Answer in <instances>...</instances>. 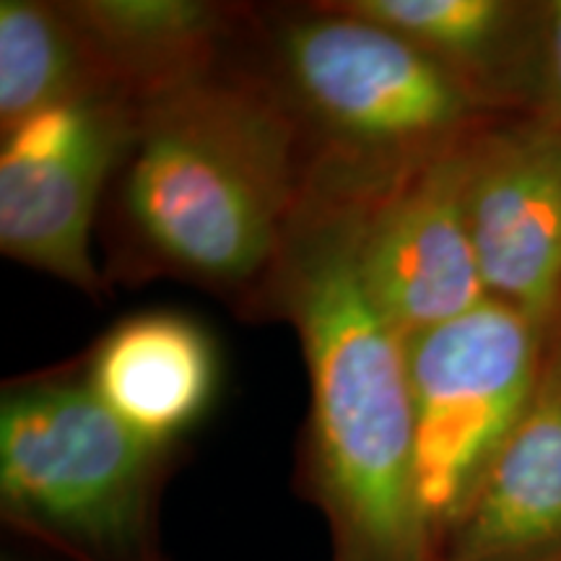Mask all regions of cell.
Listing matches in <instances>:
<instances>
[{
	"label": "cell",
	"instance_id": "obj_17",
	"mask_svg": "<svg viewBox=\"0 0 561 561\" xmlns=\"http://www.w3.org/2000/svg\"><path fill=\"white\" fill-rule=\"evenodd\" d=\"M3 561H11V559H3Z\"/></svg>",
	"mask_w": 561,
	"mask_h": 561
},
{
	"label": "cell",
	"instance_id": "obj_2",
	"mask_svg": "<svg viewBox=\"0 0 561 561\" xmlns=\"http://www.w3.org/2000/svg\"><path fill=\"white\" fill-rule=\"evenodd\" d=\"M380 185L312 172L263 314L299 333L310 377L299 491L325 517L333 561H439L413 476L405 341L359 271L364 208Z\"/></svg>",
	"mask_w": 561,
	"mask_h": 561
},
{
	"label": "cell",
	"instance_id": "obj_3",
	"mask_svg": "<svg viewBox=\"0 0 561 561\" xmlns=\"http://www.w3.org/2000/svg\"><path fill=\"white\" fill-rule=\"evenodd\" d=\"M250 45L314 167L390 180L483 125V110L430 55L339 0L252 11Z\"/></svg>",
	"mask_w": 561,
	"mask_h": 561
},
{
	"label": "cell",
	"instance_id": "obj_11",
	"mask_svg": "<svg viewBox=\"0 0 561 561\" xmlns=\"http://www.w3.org/2000/svg\"><path fill=\"white\" fill-rule=\"evenodd\" d=\"M112 89L130 102L198 79L240 50L252 9L208 0H66Z\"/></svg>",
	"mask_w": 561,
	"mask_h": 561
},
{
	"label": "cell",
	"instance_id": "obj_4",
	"mask_svg": "<svg viewBox=\"0 0 561 561\" xmlns=\"http://www.w3.org/2000/svg\"><path fill=\"white\" fill-rule=\"evenodd\" d=\"M178 447L140 437L81 367L13 380L0 398V517L66 561H164L159 507Z\"/></svg>",
	"mask_w": 561,
	"mask_h": 561
},
{
	"label": "cell",
	"instance_id": "obj_8",
	"mask_svg": "<svg viewBox=\"0 0 561 561\" xmlns=\"http://www.w3.org/2000/svg\"><path fill=\"white\" fill-rule=\"evenodd\" d=\"M468 227L491 299L549 331L561 307V128L530 112L471 138Z\"/></svg>",
	"mask_w": 561,
	"mask_h": 561
},
{
	"label": "cell",
	"instance_id": "obj_15",
	"mask_svg": "<svg viewBox=\"0 0 561 561\" xmlns=\"http://www.w3.org/2000/svg\"><path fill=\"white\" fill-rule=\"evenodd\" d=\"M546 351L561 359V307H559L557 318H553L551 328H549V341H546Z\"/></svg>",
	"mask_w": 561,
	"mask_h": 561
},
{
	"label": "cell",
	"instance_id": "obj_10",
	"mask_svg": "<svg viewBox=\"0 0 561 561\" xmlns=\"http://www.w3.org/2000/svg\"><path fill=\"white\" fill-rule=\"evenodd\" d=\"M83 371L125 426L157 445L180 447L216 401L221 359L198 320L151 310L117 320L94 343Z\"/></svg>",
	"mask_w": 561,
	"mask_h": 561
},
{
	"label": "cell",
	"instance_id": "obj_7",
	"mask_svg": "<svg viewBox=\"0 0 561 561\" xmlns=\"http://www.w3.org/2000/svg\"><path fill=\"white\" fill-rule=\"evenodd\" d=\"M473 133L371 191L364 208V286L403 341L491 299L466 208Z\"/></svg>",
	"mask_w": 561,
	"mask_h": 561
},
{
	"label": "cell",
	"instance_id": "obj_14",
	"mask_svg": "<svg viewBox=\"0 0 561 561\" xmlns=\"http://www.w3.org/2000/svg\"><path fill=\"white\" fill-rule=\"evenodd\" d=\"M530 107L561 128V0L538 5Z\"/></svg>",
	"mask_w": 561,
	"mask_h": 561
},
{
	"label": "cell",
	"instance_id": "obj_9",
	"mask_svg": "<svg viewBox=\"0 0 561 561\" xmlns=\"http://www.w3.org/2000/svg\"><path fill=\"white\" fill-rule=\"evenodd\" d=\"M561 553V359L546 351L536 396L494 455L439 561H538Z\"/></svg>",
	"mask_w": 561,
	"mask_h": 561
},
{
	"label": "cell",
	"instance_id": "obj_1",
	"mask_svg": "<svg viewBox=\"0 0 561 561\" xmlns=\"http://www.w3.org/2000/svg\"><path fill=\"white\" fill-rule=\"evenodd\" d=\"M312 172L297 117L237 50L133 102L104 198L110 265L128 284L174 278L263 314Z\"/></svg>",
	"mask_w": 561,
	"mask_h": 561
},
{
	"label": "cell",
	"instance_id": "obj_6",
	"mask_svg": "<svg viewBox=\"0 0 561 561\" xmlns=\"http://www.w3.org/2000/svg\"><path fill=\"white\" fill-rule=\"evenodd\" d=\"M133 102L87 96L45 107L3 130L0 250L26 268L100 299L91 237L128 140Z\"/></svg>",
	"mask_w": 561,
	"mask_h": 561
},
{
	"label": "cell",
	"instance_id": "obj_5",
	"mask_svg": "<svg viewBox=\"0 0 561 561\" xmlns=\"http://www.w3.org/2000/svg\"><path fill=\"white\" fill-rule=\"evenodd\" d=\"M549 331L489 299L405 341L413 476L437 551L536 396Z\"/></svg>",
	"mask_w": 561,
	"mask_h": 561
},
{
	"label": "cell",
	"instance_id": "obj_16",
	"mask_svg": "<svg viewBox=\"0 0 561 561\" xmlns=\"http://www.w3.org/2000/svg\"><path fill=\"white\" fill-rule=\"evenodd\" d=\"M538 561H561V553H553L549 559H538Z\"/></svg>",
	"mask_w": 561,
	"mask_h": 561
},
{
	"label": "cell",
	"instance_id": "obj_12",
	"mask_svg": "<svg viewBox=\"0 0 561 561\" xmlns=\"http://www.w3.org/2000/svg\"><path fill=\"white\" fill-rule=\"evenodd\" d=\"M401 34L486 112L530 104L538 5L507 0H339Z\"/></svg>",
	"mask_w": 561,
	"mask_h": 561
},
{
	"label": "cell",
	"instance_id": "obj_13",
	"mask_svg": "<svg viewBox=\"0 0 561 561\" xmlns=\"http://www.w3.org/2000/svg\"><path fill=\"white\" fill-rule=\"evenodd\" d=\"M87 96L121 94L112 89L68 5L47 0H3L0 130H9L53 104Z\"/></svg>",
	"mask_w": 561,
	"mask_h": 561
}]
</instances>
